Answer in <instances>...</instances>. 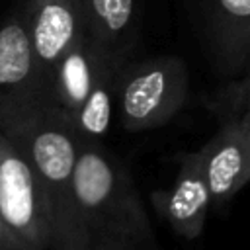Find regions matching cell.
I'll use <instances>...</instances> for the list:
<instances>
[{"instance_id":"obj_11","label":"cell","mask_w":250,"mask_h":250,"mask_svg":"<svg viewBox=\"0 0 250 250\" xmlns=\"http://www.w3.org/2000/svg\"><path fill=\"white\" fill-rule=\"evenodd\" d=\"M86 33L119 64L131 61L139 41L141 0H82Z\"/></svg>"},{"instance_id":"obj_14","label":"cell","mask_w":250,"mask_h":250,"mask_svg":"<svg viewBox=\"0 0 250 250\" xmlns=\"http://www.w3.org/2000/svg\"><path fill=\"white\" fill-rule=\"evenodd\" d=\"M154 236H113L96 242L90 250H152Z\"/></svg>"},{"instance_id":"obj_15","label":"cell","mask_w":250,"mask_h":250,"mask_svg":"<svg viewBox=\"0 0 250 250\" xmlns=\"http://www.w3.org/2000/svg\"><path fill=\"white\" fill-rule=\"evenodd\" d=\"M0 250H23L18 240L10 234V230L6 229V225L0 221Z\"/></svg>"},{"instance_id":"obj_7","label":"cell","mask_w":250,"mask_h":250,"mask_svg":"<svg viewBox=\"0 0 250 250\" xmlns=\"http://www.w3.org/2000/svg\"><path fill=\"white\" fill-rule=\"evenodd\" d=\"M20 8L49 96V78L55 64L86 33L82 0H25Z\"/></svg>"},{"instance_id":"obj_13","label":"cell","mask_w":250,"mask_h":250,"mask_svg":"<svg viewBox=\"0 0 250 250\" xmlns=\"http://www.w3.org/2000/svg\"><path fill=\"white\" fill-rule=\"evenodd\" d=\"M203 107L217 119V123L232 121L250 113V76L248 72L229 78L219 88L201 96Z\"/></svg>"},{"instance_id":"obj_3","label":"cell","mask_w":250,"mask_h":250,"mask_svg":"<svg viewBox=\"0 0 250 250\" xmlns=\"http://www.w3.org/2000/svg\"><path fill=\"white\" fill-rule=\"evenodd\" d=\"M189 96V72L174 55L127 61L115 76V115L129 133L164 127Z\"/></svg>"},{"instance_id":"obj_6","label":"cell","mask_w":250,"mask_h":250,"mask_svg":"<svg viewBox=\"0 0 250 250\" xmlns=\"http://www.w3.org/2000/svg\"><path fill=\"white\" fill-rule=\"evenodd\" d=\"M195 152L211 207L227 205L250 180V113L217 123L213 137Z\"/></svg>"},{"instance_id":"obj_12","label":"cell","mask_w":250,"mask_h":250,"mask_svg":"<svg viewBox=\"0 0 250 250\" xmlns=\"http://www.w3.org/2000/svg\"><path fill=\"white\" fill-rule=\"evenodd\" d=\"M121 64H107L96 78L70 125L78 143H104L115 115V76Z\"/></svg>"},{"instance_id":"obj_10","label":"cell","mask_w":250,"mask_h":250,"mask_svg":"<svg viewBox=\"0 0 250 250\" xmlns=\"http://www.w3.org/2000/svg\"><path fill=\"white\" fill-rule=\"evenodd\" d=\"M107 64L119 62L84 33L55 64L49 78V104L70 121Z\"/></svg>"},{"instance_id":"obj_8","label":"cell","mask_w":250,"mask_h":250,"mask_svg":"<svg viewBox=\"0 0 250 250\" xmlns=\"http://www.w3.org/2000/svg\"><path fill=\"white\" fill-rule=\"evenodd\" d=\"M205 45L227 76L248 72L250 0H193Z\"/></svg>"},{"instance_id":"obj_2","label":"cell","mask_w":250,"mask_h":250,"mask_svg":"<svg viewBox=\"0 0 250 250\" xmlns=\"http://www.w3.org/2000/svg\"><path fill=\"white\" fill-rule=\"evenodd\" d=\"M74 209L84 248L113 236H152L145 203L127 166L104 143H80Z\"/></svg>"},{"instance_id":"obj_5","label":"cell","mask_w":250,"mask_h":250,"mask_svg":"<svg viewBox=\"0 0 250 250\" xmlns=\"http://www.w3.org/2000/svg\"><path fill=\"white\" fill-rule=\"evenodd\" d=\"M49 104L21 8L0 25V133Z\"/></svg>"},{"instance_id":"obj_4","label":"cell","mask_w":250,"mask_h":250,"mask_svg":"<svg viewBox=\"0 0 250 250\" xmlns=\"http://www.w3.org/2000/svg\"><path fill=\"white\" fill-rule=\"evenodd\" d=\"M0 221L23 250H51V225L37 178L20 148L2 133Z\"/></svg>"},{"instance_id":"obj_9","label":"cell","mask_w":250,"mask_h":250,"mask_svg":"<svg viewBox=\"0 0 250 250\" xmlns=\"http://www.w3.org/2000/svg\"><path fill=\"white\" fill-rule=\"evenodd\" d=\"M176 162L178 172L172 184L150 191V203L176 234L193 240L207 225L211 195L195 150L178 152Z\"/></svg>"},{"instance_id":"obj_1","label":"cell","mask_w":250,"mask_h":250,"mask_svg":"<svg viewBox=\"0 0 250 250\" xmlns=\"http://www.w3.org/2000/svg\"><path fill=\"white\" fill-rule=\"evenodd\" d=\"M29 162L51 225V250H86L74 209V162L78 137L51 104L2 133Z\"/></svg>"},{"instance_id":"obj_16","label":"cell","mask_w":250,"mask_h":250,"mask_svg":"<svg viewBox=\"0 0 250 250\" xmlns=\"http://www.w3.org/2000/svg\"><path fill=\"white\" fill-rule=\"evenodd\" d=\"M152 250H162V248H160V246H158V244H156V246H154V248H152Z\"/></svg>"}]
</instances>
